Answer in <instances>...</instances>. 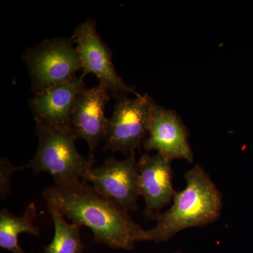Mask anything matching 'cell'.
Instances as JSON below:
<instances>
[{
  "label": "cell",
  "instance_id": "5bb4252c",
  "mask_svg": "<svg viewBox=\"0 0 253 253\" xmlns=\"http://www.w3.org/2000/svg\"><path fill=\"white\" fill-rule=\"evenodd\" d=\"M1 169H4L6 173V176H1V196H6L7 194L8 189H9V179L11 173L16 169H19L20 168H15L12 167L10 164L9 161L6 158H3L1 160Z\"/></svg>",
  "mask_w": 253,
  "mask_h": 253
},
{
  "label": "cell",
  "instance_id": "7c38bea8",
  "mask_svg": "<svg viewBox=\"0 0 253 253\" xmlns=\"http://www.w3.org/2000/svg\"><path fill=\"white\" fill-rule=\"evenodd\" d=\"M37 216L36 205L32 203L21 217L14 215L6 210L0 212V247L12 253H26L18 244V236L28 233L38 236L40 230L34 225Z\"/></svg>",
  "mask_w": 253,
  "mask_h": 253
},
{
  "label": "cell",
  "instance_id": "5b68a950",
  "mask_svg": "<svg viewBox=\"0 0 253 253\" xmlns=\"http://www.w3.org/2000/svg\"><path fill=\"white\" fill-rule=\"evenodd\" d=\"M153 101L148 94L134 99L120 97L109 119L105 150L130 154L144 144L149 134Z\"/></svg>",
  "mask_w": 253,
  "mask_h": 253
},
{
  "label": "cell",
  "instance_id": "277c9868",
  "mask_svg": "<svg viewBox=\"0 0 253 253\" xmlns=\"http://www.w3.org/2000/svg\"><path fill=\"white\" fill-rule=\"evenodd\" d=\"M73 38L45 40L23 54L35 94L76 77L82 70Z\"/></svg>",
  "mask_w": 253,
  "mask_h": 253
},
{
  "label": "cell",
  "instance_id": "3957f363",
  "mask_svg": "<svg viewBox=\"0 0 253 253\" xmlns=\"http://www.w3.org/2000/svg\"><path fill=\"white\" fill-rule=\"evenodd\" d=\"M36 123L38 147L28 167L37 174L49 173L55 182L76 179L90 181L92 159H86L78 153L75 144L78 137L72 127Z\"/></svg>",
  "mask_w": 253,
  "mask_h": 253
},
{
  "label": "cell",
  "instance_id": "8992f818",
  "mask_svg": "<svg viewBox=\"0 0 253 253\" xmlns=\"http://www.w3.org/2000/svg\"><path fill=\"white\" fill-rule=\"evenodd\" d=\"M76 44L81 61L83 78L95 75L99 84L115 96H126L129 93L138 96L133 86L127 85L116 72L113 63L112 53L101 39L96 27V21L87 19L78 25L71 37Z\"/></svg>",
  "mask_w": 253,
  "mask_h": 253
},
{
  "label": "cell",
  "instance_id": "8fae6325",
  "mask_svg": "<svg viewBox=\"0 0 253 253\" xmlns=\"http://www.w3.org/2000/svg\"><path fill=\"white\" fill-rule=\"evenodd\" d=\"M139 195L146 201L144 214L154 217L172 201L176 191L172 185L170 161L156 154H144L138 161Z\"/></svg>",
  "mask_w": 253,
  "mask_h": 253
},
{
  "label": "cell",
  "instance_id": "30bf717a",
  "mask_svg": "<svg viewBox=\"0 0 253 253\" xmlns=\"http://www.w3.org/2000/svg\"><path fill=\"white\" fill-rule=\"evenodd\" d=\"M109 91L102 84L85 89L78 97L71 118V127L78 139H84L91 152L104 140L109 119L105 109L110 99Z\"/></svg>",
  "mask_w": 253,
  "mask_h": 253
},
{
  "label": "cell",
  "instance_id": "6da1fadb",
  "mask_svg": "<svg viewBox=\"0 0 253 253\" xmlns=\"http://www.w3.org/2000/svg\"><path fill=\"white\" fill-rule=\"evenodd\" d=\"M42 196L47 205L54 206L73 223L89 228L96 242L113 249L131 251L136 243L146 241V230L129 213L85 180L55 182L43 190Z\"/></svg>",
  "mask_w": 253,
  "mask_h": 253
},
{
  "label": "cell",
  "instance_id": "7a4b0ae2",
  "mask_svg": "<svg viewBox=\"0 0 253 253\" xmlns=\"http://www.w3.org/2000/svg\"><path fill=\"white\" fill-rule=\"evenodd\" d=\"M184 178L185 189L176 192L168 211L154 216L157 224L146 230V241L165 242L188 228L206 226L219 219L221 194L202 166L196 165Z\"/></svg>",
  "mask_w": 253,
  "mask_h": 253
},
{
  "label": "cell",
  "instance_id": "ba28073f",
  "mask_svg": "<svg viewBox=\"0 0 253 253\" xmlns=\"http://www.w3.org/2000/svg\"><path fill=\"white\" fill-rule=\"evenodd\" d=\"M147 151H155L168 161H194L189 142V132L180 117L172 110L165 109L153 101L149 134L144 143Z\"/></svg>",
  "mask_w": 253,
  "mask_h": 253
},
{
  "label": "cell",
  "instance_id": "9a60e30c",
  "mask_svg": "<svg viewBox=\"0 0 253 253\" xmlns=\"http://www.w3.org/2000/svg\"><path fill=\"white\" fill-rule=\"evenodd\" d=\"M175 253H180V252H176Z\"/></svg>",
  "mask_w": 253,
  "mask_h": 253
},
{
  "label": "cell",
  "instance_id": "52a82bcc",
  "mask_svg": "<svg viewBox=\"0 0 253 253\" xmlns=\"http://www.w3.org/2000/svg\"><path fill=\"white\" fill-rule=\"evenodd\" d=\"M90 182L105 197L112 200L126 212L137 209L139 167L134 152L122 161L108 158L93 168Z\"/></svg>",
  "mask_w": 253,
  "mask_h": 253
},
{
  "label": "cell",
  "instance_id": "4fadbf2b",
  "mask_svg": "<svg viewBox=\"0 0 253 253\" xmlns=\"http://www.w3.org/2000/svg\"><path fill=\"white\" fill-rule=\"evenodd\" d=\"M54 224V239L44 248V253H83L84 245L82 242L81 226L66 221L64 216L54 206L47 205Z\"/></svg>",
  "mask_w": 253,
  "mask_h": 253
},
{
  "label": "cell",
  "instance_id": "9c48e42d",
  "mask_svg": "<svg viewBox=\"0 0 253 253\" xmlns=\"http://www.w3.org/2000/svg\"><path fill=\"white\" fill-rule=\"evenodd\" d=\"M85 89L81 76L35 94L29 102L35 121L56 127L71 126L78 97Z\"/></svg>",
  "mask_w": 253,
  "mask_h": 253
}]
</instances>
